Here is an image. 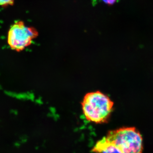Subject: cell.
Instances as JSON below:
<instances>
[{
    "instance_id": "cell-1",
    "label": "cell",
    "mask_w": 153,
    "mask_h": 153,
    "mask_svg": "<svg viewBox=\"0 0 153 153\" xmlns=\"http://www.w3.org/2000/svg\"><path fill=\"white\" fill-rule=\"evenodd\" d=\"M114 105L109 97L99 91L86 94L81 102L82 113L86 120L96 124L108 121Z\"/></svg>"
},
{
    "instance_id": "cell-2",
    "label": "cell",
    "mask_w": 153,
    "mask_h": 153,
    "mask_svg": "<svg viewBox=\"0 0 153 153\" xmlns=\"http://www.w3.org/2000/svg\"><path fill=\"white\" fill-rule=\"evenodd\" d=\"M106 137L123 153H142V137L135 128L123 127L110 131Z\"/></svg>"
},
{
    "instance_id": "cell-3",
    "label": "cell",
    "mask_w": 153,
    "mask_h": 153,
    "mask_svg": "<svg viewBox=\"0 0 153 153\" xmlns=\"http://www.w3.org/2000/svg\"><path fill=\"white\" fill-rule=\"evenodd\" d=\"M38 35V31L35 28L27 27L24 22L18 21L9 30L8 44L13 50L20 52L30 46Z\"/></svg>"
},
{
    "instance_id": "cell-4",
    "label": "cell",
    "mask_w": 153,
    "mask_h": 153,
    "mask_svg": "<svg viewBox=\"0 0 153 153\" xmlns=\"http://www.w3.org/2000/svg\"><path fill=\"white\" fill-rule=\"evenodd\" d=\"M95 153H123L114 144L106 137L99 141L92 149Z\"/></svg>"
},
{
    "instance_id": "cell-5",
    "label": "cell",
    "mask_w": 153,
    "mask_h": 153,
    "mask_svg": "<svg viewBox=\"0 0 153 153\" xmlns=\"http://www.w3.org/2000/svg\"><path fill=\"white\" fill-rule=\"evenodd\" d=\"M14 0H0V6L2 7L13 5Z\"/></svg>"
},
{
    "instance_id": "cell-6",
    "label": "cell",
    "mask_w": 153,
    "mask_h": 153,
    "mask_svg": "<svg viewBox=\"0 0 153 153\" xmlns=\"http://www.w3.org/2000/svg\"><path fill=\"white\" fill-rule=\"evenodd\" d=\"M105 4L108 5H112L116 2L117 0H102Z\"/></svg>"
}]
</instances>
